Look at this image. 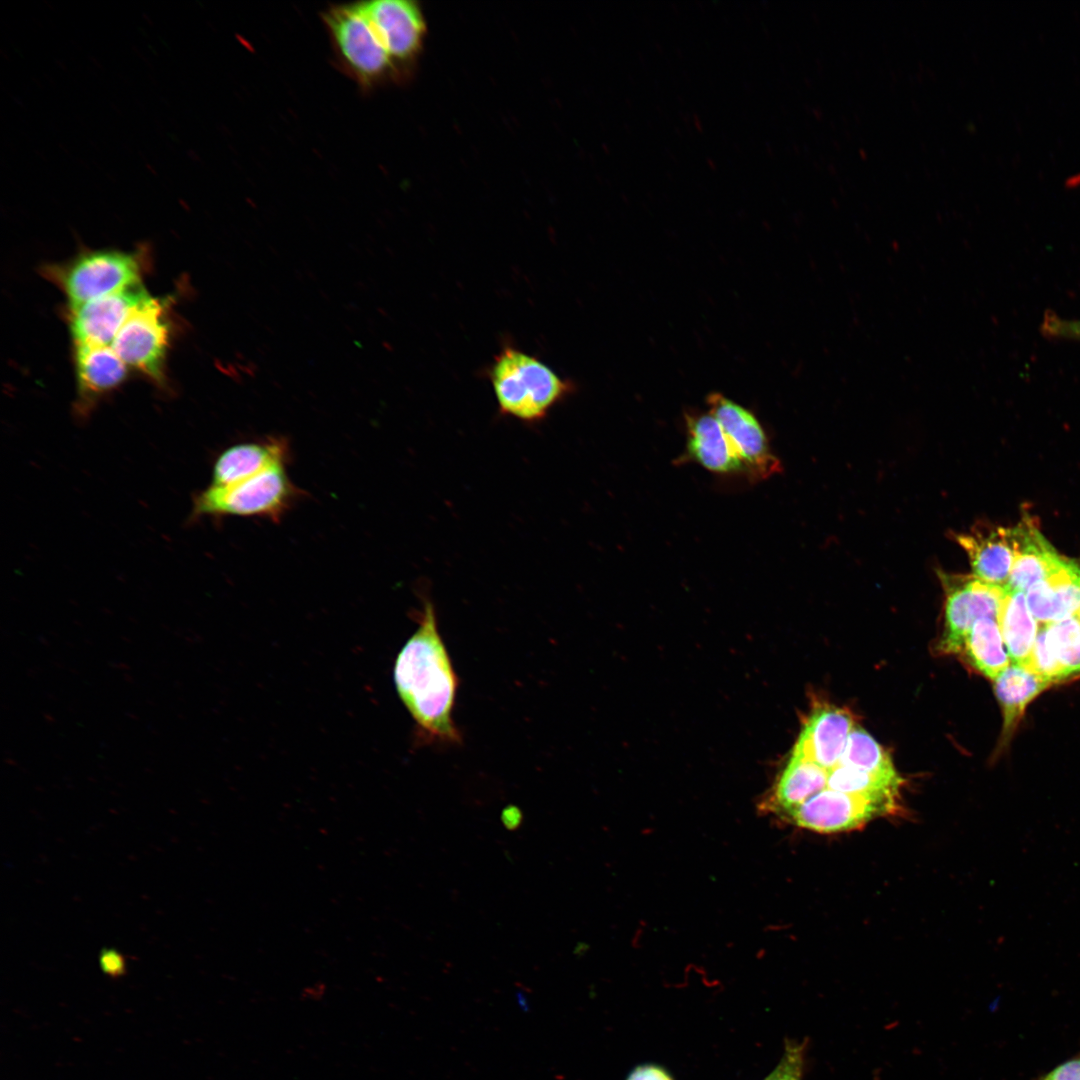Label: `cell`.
I'll use <instances>...</instances> for the list:
<instances>
[{"mask_svg": "<svg viewBox=\"0 0 1080 1080\" xmlns=\"http://www.w3.org/2000/svg\"><path fill=\"white\" fill-rule=\"evenodd\" d=\"M417 616L418 628L395 660V687L424 738L457 744L461 736L452 713L458 679L429 599Z\"/></svg>", "mask_w": 1080, "mask_h": 1080, "instance_id": "6da1fadb", "label": "cell"}, {"mask_svg": "<svg viewBox=\"0 0 1080 1080\" xmlns=\"http://www.w3.org/2000/svg\"><path fill=\"white\" fill-rule=\"evenodd\" d=\"M499 412L523 423L544 420L575 385L537 356L504 344L486 370Z\"/></svg>", "mask_w": 1080, "mask_h": 1080, "instance_id": "7a4b0ae2", "label": "cell"}, {"mask_svg": "<svg viewBox=\"0 0 1080 1080\" xmlns=\"http://www.w3.org/2000/svg\"><path fill=\"white\" fill-rule=\"evenodd\" d=\"M285 466H271L235 484L210 485L194 497L191 519L242 516L279 522L303 494L289 478Z\"/></svg>", "mask_w": 1080, "mask_h": 1080, "instance_id": "3957f363", "label": "cell"}, {"mask_svg": "<svg viewBox=\"0 0 1080 1080\" xmlns=\"http://www.w3.org/2000/svg\"><path fill=\"white\" fill-rule=\"evenodd\" d=\"M323 19L340 61L362 85H374L396 71L360 2L331 7Z\"/></svg>", "mask_w": 1080, "mask_h": 1080, "instance_id": "277c9868", "label": "cell"}, {"mask_svg": "<svg viewBox=\"0 0 1080 1080\" xmlns=\"http://www.w3.org/2000/svg\"><path fill=\"white\" fill-rule=\"evenodd\" d=\"M54 274L75 308L140 282V263L134 254L101 250L81 255Z\"/></svg>", "mask_w": 1080, "mask_h": 1080, "instance_id": "5b68a950", "label": "cell"}, {"mask_svg": "<svg viewBox=\"0 0 1080 1080\" xmlns=\"http://www.w3.org/2000/svg\"><path fill=\"white\" fill-rule=\"evenodd\" d=\"M945 590L944 630L938 648L946 654L960 653L973 624L981 618L998 620L1005 588L975 576L941 573Z\"/></svg>", "mask_w": 1080, "mask_h": 1080, "instance_id": "8992f818", "label": "cell"}, {"mask_svg": "<svg viewBox=\"0 0 1080 1080\" xmlns=\"http://www.w3.org/2000/svg\"><path fill=\"white\" fill-rule=\"evenodd\" d=\"M167 303L149 296L129 316L111 347L127 365L157 382L164 379L169 343Z\"/></svg>", "mask_w": 1080, "mask_h": 1080, "instance_id": "52a82bcc", "label": "cell"}, {"mask_svg": "<svg viewBox=\"0 0 1080 1080\" xmlns=\"http://www.w3.org/2000/svg\"><path fill=\"white\" fill-rule=\"evenodd\" d=\"M896 806V803L887 800L826 787L783 819L813 832H847L862 827L875 817L891 813Z\"/></svg>", "mask_w": 1080, "mask_h": 1080, "instance_id": "ba28073f", "label": "cell"}, {"mask_svg": "<svg viewBox=\"0 0 1080 1080\" xmlns=\"http://www.w3.org/2000/svg\"><path fill=\"white\" fill-rule=\"evenodd\" d=\"M707 402L709 412L742 462L746 476L764 480L781 471V463L772 453L766 433L753 413L718 393L711 394Z\"/></svg>", "mask_w": 1080, "mask_h": 1080, "instance_id": "9c48e42d", "label": "cell"}, {"mask_svg": "<svg viewBox=\"0 0 1080 1080\" xmlns=\"http://www.w3.org/2000/svg\"><path fill=\"white\" fill-rule=\"evenodd\" d=\"M150 295L140 282L71 308L76 345L109 346L133 311Z\"/></svg>", "mask_w": 1080, "mask_h": 1080, "instance_id": "30bf717a", "label": "cell"}, {"mask_svg": "<svg viewBox=\"0 0 1080 1080\" xmlns=\"http://www.w3.org/2000/svg\"><path fill=\"white\" fill-rule=\"evenodd\" d=\"M360 4L395 66L411 60L420 49L425 33V22L417 4L408 0H371Z\"/></svg>", "mask_w": 1080, "mask_h": 1080, "instance_id": "8fae6325", "label": "cell"}, {"mask_svg": "<svg viewBox=\"0 0 1080 1080\" xmlns=\"http://www.w3.org/2000/svg\"><path fill=\"white\" fill-rule=\"evenodd\" d=\"M853 728V717L848 711L821 705L808 717L792 754L830 771L839 764Z\"/></svg>", "mask_w": 1080, "mask_h": 1080, "instance_id": "7c38bea8", "label": "cell"}, {"mask_svg": "<svg viewBox=\"0 0 1080 1080\" xmlns=\"http://www.w3.org/2000/svg\"><path fill=\"white\" fill-rule=\"evenodd\" d=\"M1013 544V564L1004 587L1025 593L1032 585L1054 573L1062 564L1060 556L1044 538L1035 521L1028 515L1010 528Z\"/></svg>", "mask_w": 1080, "mask_h": 1080, "instance_id": "4fadbf2b", "label": "cell"}, {"mask_svg": "<svg viewBox=\"0 0 1080 1080\" xmlns=\"http://www.w3.org/2000/svg\"><path fill=\"white\" fill-rule=\"evenodd\" d=\"M954 538L966 551L973 576L991 585H1007L1013 564L1010 528L976 526Z\"/></svg>", "mask_w": 1080, "mask_h": 1080, "instance_id": "5bb4252c", "label": "cell"}, {"mask_svg": "<svg viewBox=\"0 0 1080 1080\" xmlns=\"http://www.w3.org/2000/svg\"><path fill=\"white\" fill-rule=\"evenodd\" d=\"M685 420L687 439L683 457L686 460L717 474L746 475L721 425L710 412L688 414Z\"/></svg>", "mask_w": 1080, "mask_h": 1080, "instance_id": "9a60e30c", "label": "cell"}, {"mask_svg": "<svg viewBox=\"0 0 1080 1080\" xmlns=\"http://www.w3.org/2000/svg\"><path fill=\"white\" fill-rule=\"evenodd\" d=\"M1028 607L1040 625L1073 616L1080 609V561L1067 559L1025 592Z\"/></svg>", "mask_w": 1080, "mask_h": 1080, "instance_id": "2e32d148", "label": "cell"}, {"mask_svg": "<svg viewBox=\"0 0 1080 1080\" xmlns=\"http://www.w3.org/2000/svg\"><path fill=\"white\" fill-rule=\"evenodd\" d=\"M288 456V442L282 437L235 444L216 458L211 485L226 486L249 479L271 466L286 464Z\"/></svg>", "mask_w": 1080, "mask_h": 1080, "instance_id": "e0dca14e", "label": "cell"}, {"mask_svg": "<svg viewBox=\"0 0 1080 1080\" xmlns=\"http://www.w3.org/2000/svg\"><path fill=\"white\" fill-rule=\"evenodd\" d=\"M78 411L85 416L95 400L117 387L126 377L124 361L111 346L77 345Z\"/></svg>", "mask_w": 1080, "mask_h": 1080, "instance_id": "ac0fdd59", "label": "cell"}, {"mask_svg": "<svg viewBox=\"0 0 1080 1080\" xmlns=\"http://www.w3.org/2000/svg\"><path fill=\"white\" fill-rule=\"evenodd\" d=\"M829 771L800 756L791 755L770 797L761 809L784 818L827 787Z\"/></svg>", "mask_w": 1080, "mask_h": 1080, "instance_id": "d6986e66", "label": "cell"}, {"mask_svg": "<svg viewBox=\"0 0 1080 1080\" xmlns=\"http://www.w3.org/2000/svg\"><path fill=\"white\" fill-rule=\"evenodd\" d=\"M1049 686V682L1024 665L1012 662L994 680V691L1003 715V741L1010 738L1028 704Z\"/></svg>", "mask_w": 1080, "mask_h": 1080, "instance_id": "ffe728a7", "label": "cell"}, {"mask_svg": "<svg viewBox=\"0 0 1080 1080\" xmlns=\"http://www.w3.org/2000/svg\"><path fill=\"white\" fill-rule=\"evenodd\" d=\"M998 623L1011 662L1024 665L1040 628L1028 607L1025 593L1005 588Z\"/></svg>", "mask_w": 1080, "mask_h": 1080, "instance_id": "44dd1931", "label": "cell"}, {"mask_svg": "<svg viewBox=\"0 0 1080 1080\" xmlns=\"http://www.w3.org/2000/svg\"><path fill=\"white\" fill-rule=\"evenodd\" d=\"M961 653L985 677L995 680L1011 663L997 619L981 618L968 632Z\"/></svg>", "mask_w": 1080, "mask_h": 1080, "instance_id": "7402d4cb", "label": "cell"}, {"mask_svg": "<svg viewBox=\"0 0 1080 1080\" xmlns=\"http://www.w3.org/2000/svg\"><path fill=\"white\" fill-rule=\"evenodd\" d=\"M902 781L898 773H871L838 764L829 771L827 788L897 803Z\"/></svg>", "mask_w": 1080, "mask_h": 1080, "instance_id": "603a6c76", "label": "cell"}, {"mask_svg": "<svg viewBox=\"0 0 1080 1080\" xmlns=\"http://www.w3.org/2000/svg\"><path fill=\"white\" fill-rule=\"evenodd\" d=\"M1063 680L1080 675V621L1076 615L1043 625Z\"/></svg>", "mask_w": 1080, "mask_h": 1080, "instance_id": "cb8c5ba5", "label": "cell"}, {"mask_svg": "<svg viewBox=\"0 0 1080 1080\" xmlns=\"http://www.w3.org/2000/svg\"><path fill=\"white\" fill-rule=\"evenodd\" d=\"M839 764L871 773H897L889 754L860 727H854L849 734Z\"/></svg>", "mask_w": 1080, "mask_h": 1080, "instance_id": "d4e9b609", "label": "cell"}, {"mask_svg": "<svg viewBox=\"0 0 1080 1080\" xmlns=\"http://www.w3.org/2000/svg\"><path fill=\"white\" fill-rule=\"evenodd\" d=\"M806 1044V1040L786 1039L781 1059L763 1080H802L805 1068Z\"/></svg>", "mask_w": 1080, "mask_h": 1080, "instance_id": "484cf974", "label": "cell"}, {"mask_svg": "<svg viewBox=\"0 0 1080 1080\" xmlns=\"http://www.w3.org/2000/svg\"><path fill=\"white\" fill-rule=\"evenodd\" d=\"M1041 329L1047 336L1080 339V321L1063 319L1051 311L1045 313Z\"/></svg>", "mask_w": 1080, "mask_h": 1080, "instance_id": "4316f807", "label": "cell"}, {"mask_svg": "<svg viewBox=\"0 0 1080 1080\" xmlns=\"http://www.w3.org/2000/svg\"><path fill=\"white\" fill-rule=\"evenodd\" d=\"M1036 1080H1080V1050Z\"/></svg>", "mask_w": 1080, "mask_h": 1080, "instance_id": "83f0119b", "label": "cell"}, {"mask_svg": "<svg viewBox=\"0 0 1080 1080\" xmlns=\"http://www.w3.org/2000/svg\"><path fill=\"white\" fill-rule=\"evenodd\" d=\"M626 1080H674L672 1075L662 1066L657 1064H642L636 1066L627 1076Z\"/></svg>", "mask_w": 1080, "mask_h": 1080, "instance_id": "f1b7e54d", "label": "cell"}, {"mask_svg": "<svg viewBox=\"0 0 1080 1080\" xmlns=\"http://www.w3.org/2000/svg\"><path fill=\"white\" fill-rule=\"evenodd\" d=\"M102 970L110 976H120L125 971V959L114 949H104L99 956Z\"/></svg>", "mask_w": 1080, "mask_h": 1080, "instance_id": "f546056e", "label": "cell"}, {"mask_svg": "<svg viewBox=\"0 0 1080 1080\" xmlns=\"http://www.w3.org/2000/svg\"><path fill=\"white\" fill-rule=\"evenodd\" d=\"M501 821L507 830L516 831L523 822L522 811L517 806L509 805L502 810Z\"/></svg>", "mask_w": 1080, "mask_h": 1080, "instance_id": "4dcf8cb0", "label": "cell"}, {"mask_svg": "<svg viewBox=\"0 0 1080 1080\" xmlns=\"http://www.w3.org/2000/svg\"><path fill=\"white\" fill-rule=\"evenodd\" d=\"M1080 185V173L1073 174L1065 180V186L1075 188Z\"/></svg>", "mask_w": 1080, "mask_h": 1080, "instance_id": "1f68e13d", "label": "cell"}, {"mask_svg": "<svg viewBox=\"0 0 1080 1080\" xmlns=\"http://www.w3.org/2000/svg\"><path fill=\"white\" fill-rule=\"evenodd\" d=\"M1075 615L1077 616V618H1078V619H1079V621H1080V609H1079V610L1077 611V613H1076Z\"/></svg>", "mask_w": 1080, "mask_h": 1080, "instance_id": "d6a6232c", "label": "cell"}]
</instances>
